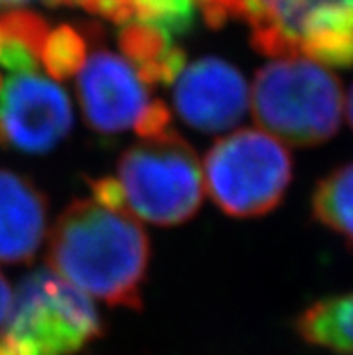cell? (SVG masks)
Masks as SVG:
<instances>
[{"label": "cell", "mask_w": 353, "mask_h": 355, "mask_svg": "<svg viewBox=\"0 0 353 355\" xmlns=\"http://www.w3.org/2000/svg\"><path fill=\"white\" fill-rule=\"evenodd\" d=\"M47 243L54 275L110 306L143 309L152 243L132 213L78 198L60 213Z\"/></svg>", "instance_id": "6da1fadb"}, {"label": "cell", "mask_w": 353, "mask_h": 355, "mask_svg": "<svg viewBox=\"0 0 353 355\" xmlns=\"http://www.w3.org/2000/svg\"><path fill=\"white\" fill-rule=\"evenodd\" d=\"M252 117L261 128L292 146H318L339 132L345 114L341 80L322 63L285 56L256 72Z\"/></svg>", "instance_id": "7a4b0ae2"}, {"label": "cell", "mask_w": 353, "mask_h": 355, "mask_svg": "<svg viewBox=\"0 0 353 355\" xmlns=\"http://www.w3.org/2000/svg\"><path fill=\"white\" fill-rule=\"evenodd\" d=\"M105 334L90 296L54 275L35 270L18 285L0 332V355H74Z\"/></svg>", "instance_id": "3957f363"}, {"label": "cell", "mask_w": 353, "mask_h": 355, "mask_svg": "<svg viewBox=\"0 0 353 355\" xmlns=\"http://www.w3.org/2000/svg\"><path fill=\"white\" fill-rule=\"evenodd\" d=\"M116 180L126 211L161 227L191 220L204 200L197 152L175 130L125 150Z\"/></svg>", "instance_id": "277c9868"}, {"label": "cell", "mask_w": 353, "mask_h": 355, "mask_svg": "<svg viewBox=\"0 0 353 355\" xmlns=\"http://www.w3.org/2000/svg\"><path fill=\"white\" fill-rule=\"evenodd\" d=\"M294 177L291 152L274 135L238 130L216 141L204 161V186L220 211L258 218L283 202Z\"/></svg>", "instance_id": "5b68a950"}, {"label": "cell", "mask_w": 353, "mask_h": 355, "mask_svg": "<svg viewBox=\"0 0 353 355\" xmlns=\"http://www.w3.org/2000/svg\"><path fill=\"white\" fill-rule=\"evenodd\" d=\"M71 128L67 92L38 71L13 72L0 89V148L45 155Z\"/></svg>", "instance_id": "8992f818"}, {"label": "cell", "mask_w": 353, "mask_h": 355, "mask_svg": "<svg viewBox=\"0 0 353 355\" xmlns=\"http://www.w3.org/2000/svg\"><path fill=\"white\" fill-rule=\"evenodd\" d=\"M125 56L99 49L78 72L76 94L87 125L105 135L134 128L153 99Z\"/></svg>", "instance_id": "52a82bcc"}, {"label": "cell", "mask_w": 353, "mask_h": 355, "mask_svg": "<svg viewBox=\"0 0 353 355\" xmlns=\"http://www.w3.org/2000/svg\"><path fill=\"white\" fill-rule=\"evenodd\" d=\"M173 107L186 125L218 134L243 119L249 101L246 78L222 58L206 56L193 62L173 83Z\"/></svg>", "instance_id": "ba28073f"}, {"label": "cell", "mask_w": 353, "mask_h": 355, "mask_svg": "<svg viewBox=\"0 0 353 355\" xmlns=\"http://www.w3.org/2000/svg\"><path fill=\"white\" fill-rule=\"evenodd\" d=\"M47 231V198L27 177L0 170V263H27Z\"/></svg>", "instance_id": "9c48e42d"}, {"label": "cell", "mask_w": 353, "mask_h": 355, "mask_svg": "<svg viewBox=\"0 0 353 355\" xmlns=\"http://www.w3.org/2000/svg\"><path fill=\"white\" fill-rule=\"evenodd\" d=\"M119 49L148 87L173 85L186 65V53L173 36L143 22L121 26Z\"/></svg>", "instance_id": "30bf717a"}, {"label": "cell", "mask_w": 353, "mask_h": 355, "mask_svg": "<svg viewBox=\"0 0 353 355\" xmlns=\"http://www.w3.org/2000/svg\"><path fill=\"white\" fill-rule=\"evenodd\" d=\"M312 215L319 224L353 245V161L319 180L312 193Z\"/></svg>", "instance_id": "8fae6325"}, {"label": "cell", "mask_w": 353, "mask_h": 355, "mask_svg": "<svg viewBox=\"0 0 353 355\" xmlns=\"http://www.w3.org/2000/svg\"><path fill=\"white\" fill-rule=\"evenodd\" d=\"M94 29L63 24L51 29L45 38L40 63L54 80H69L81 71L89 58L90 36Z\"/></svg>", "instance_id": "7c38bea8"}, {"label": "cell", "mask_w": 353, "mask_h": 355, "mask_svg": "<svg viewBox=\"0 0 353 355\" xmlns=\"http://www.w3.org/2000/svg\"><path fill=\"white\" fill-rule=\"evenodd\" d=\"M134 22L159 27L171 36L184 35L197 11V0H130Z\"/></svg>", "instance_id": "4fadbf2b"}, {"label": "cell", "mask_w": 353, "mask_h": 355, "mask_svg": "<svg viewBox=\"0 0 353 355\" xmlns=\"http://www.w3.org/2000/svg\"><path fill=\"white\" fill-rule=\"evenodd\" d=\"M51 27L44 17L27 9H11L0 15V33L4 40L20 42L40 60Z\"/></svg>", "instance_id": "5bb4252c"}, {"label": "cell", "mask_w": 353, "mask_h": 355, "mask_svg": "<svg viewBox=\"0 0 353 355\" xmlns=\"http://www.w3.org/2000/svg\"><path fill=\"white\" fill-rule=\"evenodd\" d=\"M11 309H13V293H11L8 279L0 275V332L8 323Z\"/></svg>", "instance_id": "9a60e30c"}, {"label": "cell", "mask_w": 353, "mask_h": 355, "mask_svg": "<svg viewBox=\"0 0 353 355\" xmlns=\"http://www.w3.org/2000/svg\"><path fill=\"white\" fill-rule=\"evenodd\" d=\"M42 2L45 6H72V0H0V8H18V6Z\"/></svg>", "instance_id": "2e32d148"}, {"label": "cell", "mask_w": 353, "mask_h": 355, "mask_svg": "<svg viewBox=\"0 0 353 355\" xmlns=\"http://www.w3.org/2000/svg\"><path fill=\"white\" fill-rule=\"evenodd\" d=\"M348 119H350V125L353 128V85L352 90H350V96H348Z\"/></svg>", "instance_id": "e0dca14e"}, {"label": "cell", "mask_w": 353, "mask_h": 355, "mask_svg": "<svg viewBox=\"0 0 353 355\" xmlns=\"http://www.w3.org/2000/svg\"><path fill=\"white\" fill-rule=\"evenodd\" d=\"M0 49H2V33H0Z\"/></svg>", "instance_id": "ac0fdd59"}, {"label": "cell", "mask_w": 353, "mask_h": 355, "mask_svg": "<svg viewBox=\"0 0 353 355\" xmlns=\"http://www.w3.org/2000/svg\"><path fill=\"white\" fill-rule=\"evenodd\" d=\"M0 89H2V78H0Z\"/></svg>", "instance_id": "d6986e66"}]
</instances>
